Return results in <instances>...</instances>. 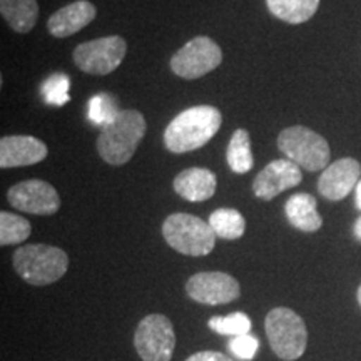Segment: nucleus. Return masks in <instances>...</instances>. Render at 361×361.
I'll use <instances>...</instances> for the list:
<instances>
[{
    "instance_id": "15",
    "label": "nucleus",
    "mask_w": 361,
    "mask_h": 361,
    "mask_svg": "<svg viewBox=\"0 0 361 361\" xmlns=\"http://www.w3.org/2000/svg\"><path fill=\"white\" fill-rule=\"evenodd\" d=\"M97 8L89 0H78L59 8L47 20V29L54 37L64 39L78 34L96 19Z\"/></svg>"
},
{
    "instance_id": "12",
    "label": "nucleus",
    "mask_w": 361,
    "mask_h": 361,
    "mask_svg": "<svg viewBox=\"0 0 361 361\" xmlns=\"http://www.w3.org/2000/svg\"><path fill=\"white\" fill-rule=\"evenodd\" d=\"M303 180L301 168L290 159L269 162L252 180V192L263 201H271L286 189L296 188Z\"/></svg>"
},
{
    "instance_id": "30",
    "label": "nucleus",
    "mask_w": 361,
    "mask_h": 361,
    "mask_svg": "<svg viewBox=\"0 0 361 361\" xmlns=\"http://www.w3.org/2000/svg\"><path fill=\"white\" fill-rule=\"evenodd\" d=\"M356 298H358V303L361 306V284H360V288H358V293H356Z\"/></svg>"
},
{
    "instance_id": "17",
    "label": "nucleus",
    "mask_w": 361,
    "mask_h": 361,
    "mask_svg": "<svg viewBox=\"0 0 361 361\" xmlns=\"http://www.w3.org/2000/svg\"><path fill=\"white\" fill-rule=\"evenodd\" d=\"M284 213L293 228L303 233H316L323 226V218L318 213V202L308 192L293 194L284 204Z\"/></svg>"
},
{
    "instance_id": "23",
    "label": "nucleus",
    "mask_w": 361,
    "mask_h": 361,
    "mask_svg": "<svg viewBox=\"0 0 361 361\" xmlns=\"http://www.w3.org/2000/svg\"><path fill=\"white\" fill-rule=\"evenodd\" d=\"M207 326L214 333L229 336L247 335L251 331V318L246 313H231L228 316H213L207 322Z\"/></svg>"
},
{
    "instance_id": "6",
    "label": "nucleus",
    "mask_w": 361,
    "mask_h": 361,
    "mask_svg": "<svg viewBox=\"0 0 361 361\" xmlns=\"http://www.w3.org/2000/svg\"><path fill=\"white\" fill-rule=\"evenodd\" d=\"M278 147L288 159L310 173L326 169L331 157L326 139L305 126L283 129L278 135Z\"/></svg>"
},
{
    "instance_id": "28",
    "label": "nucleus",
    "mask_w": 361,
    "mask_h": 361,
    "mask_svg": "<svg viewBox=\"0 0 361 361\" xmlns=\"http://www.w3.org/2000/svg\"><path fill=\"white\" fill-rule=\"evenodd\" d=\"M355 204L361 211V179L358 180V184H356L355 188Z\"/></svg>"
},
{
    "instance_id": "4",
    "label": "nucleus",
    "mask_w": 361,
    "mask_h": 361,
    "mask_svg": "<svg viewBox=\"0 0 361 361\" xmlns=\"http://www.w3.org/2000/svg\"><path fill=\"white\" fill-rule=\"evenodd\" d=\"M266 336L279 360L295 361L305 355L308 329L300 314L286 306H278L266 314Z\"/></svg>"
},
{
    "instance_id": "10",
    "label": "nucleus",
    "mask_w": 361,
    "mask_h": 361,
    "mask_svg": "<svg viewBox=\"0 0 361 361\" xmlns=\"http://www.w3.org/2000/svg\"><path fill=\"white\" fill-rule=\"evenodd\" d=\"M186 293L192 301L207 306L228 305L241 295L238 279L221 271L197 273L188 279Z\"/></svg>"
},
{
    "instance_id": "1",
    "label": "nucleus",
    "mask_w": 361,
    "mask_h": 361,
    "mask_svg": "<svg viewBox=\"0 0 361 361\" xmlns=\"http://www.w3.org/2000/svg\"><path fill=\"white\" fill-rule=\"evenodd\" d=\"M223 124V116L213 106H194L174 117L164 130V146L174 154L196 151L211 141Z\"/></svg>"
},
{
    "instance_id": "27",
    "label": "nucleus",
    "mask_w": 361,
    "mask_h": 361,
    "mask_svg": "<svg viewBox=\"0 0 361 361\" xmlns=\"http://www.w3.org/2000/svg\"><path fill=\"white\" fill-rule=\"evenodd\" d=\"M186 361H234L229 358V356H226L224 353H221V351H197V353H194L189 356Z\"/></svg>"
},
{
    "instance_id": "18",
    "label": "nucleus",
    "mask_w": 361,
    "mask_h": 361,
    "mask_svg": "<svg viewBox=\"0 0 361 361\" xmlns=\"http://www.w3.org/2000/svg\"><path fill=\"white\" fill-rule=\"evenodd\" d=\"M0 13L11 29L19 34H27L37 22V0H0Z\"/></svg>"
},
{
    "instance_id": "16",
    "label": "nucleus",
    "mask_w": 361,
    "mask_h": 361,
    "mask_svg": "<svg viewBox=\"0 0 361 361\" xmlns=\"http://www.w3.org/2000/svg\"><path fill=\"white\" fill-rule=\"evenodd\" d=\"M174 191L184 200L201 202L214 196L218 188V178L213 171L204 168L184 169L174 178Z\"/></svg>"
},
{
    "instance_id": "22",
    "label": "nucleus",
    "mask_w": 361,
    "mask_h": 361,
    "mask_svg": "<svg viewBox=\"0 0 361 361\" xmlns=\"http://www.w3.org/2000/svg\"><path fill=\"white\" fill-rule=\"evenodd\" d=\"M30 233H32V226L25 218L7 213V211L0 213V245L2 246L20 245L30 236Z\"/></svg>"
},
{
    "instance_id": "13",
    "label": "nucleus",
    "mask_w": 361,
    "mask_h": 361,
    "mask_svg": "<svg viewBox=\"0 0 361 361\" xmlns=\"http://www.w3.org/2000/svg\"><path fill=\"white\" fill-rule=\"evenodd\" d=\"M361 179V164L353 157H343L329 164L318 179V191L329 201H341Z\"/></svg>"
},
{
    "instance_id": "25",
    "label": "nucleus",
    "mask_w": 361,
    "mask_h": 361,
    "mask_svg": "<svg viewBox=\"0 0 361 361\" xmlns=\"http://www.w3.org/2000/svg\"><path fill=\"white\" fill-rule=\"evenodd\" d=\"M71 79L66 74H52L42 84V97L51 106H66L71 101Z\"/></svg>"
},
{
    "instance_id": "19",
    "label": "nucleus",
    "mask_w": 361,
    "mask_h": 361,
    "mask_svg": "<svg viewBox=\"0 0 361 361\" xmlns=\"http://www.w3.org/2000/svg\"><path fill=\"white\" fill-rule=\"evenodd\" d=\"M268 11L288 24H303L314 16L319 0H266Z\"/></svg>"
},
{
    "instance_id": "26",
    "label": "nucleus",
    "mask_w": 361,
    "mask_h": 361,
    "mask_svg": "<svg viewBox=\"0 0 361 361\" xmlns=\"http://www.w3.org/2000/svg\"><path fill=\"white\" fill-rule=\"evenodd\" d=\"M258 338L250 335V333H247V335L233 336V340L229 341V350H231V353L236 356V358L245 361H251L255 358L256 353H258Z\"/></svg>"
},
{
    "instance_id": "21",
    "label": "nucleus",
    "mask_w": 361,
    "mask_h": 361,
    "mask_svg": "<svg viewBox=\"0 0 361 361\" xmlns=\"http://www.w3.org/2000/svg\"><path fill=\"white\" fill-rule=\"evenodd\" d=\"M226 159H228L229 168L236 174H246L252 169L255 159L251 154V139L247 130H234L231 141H229L228 152H226Z\"/></svg>"
},
{
    "instance_id": "5",
    "label": "nucleus",
    "mask_w": 361,
    "mask_h": 361,
    "mask_svg": "<svg viewBox=\"0 0 361 361\" xmlns=\"http://www.w3.org/2000/svg\"><path fill=\"white\" fill-rule=\"evenodd\" d=\"M162 236L173 250L186 256H207L218 238L209 223L186 213L168 216L162 224Z\"/></svg>"
},
{
    "instance_id": "14",
    "label": "nucleus",
    "mask_w": 361,
    "mask_h": 361,
    "mask_svg": "<svg viewBox=\"0 0 361 361\" xmlns=\"http://www.w3.org/2000/svg\"><path fill=\"white\" fill-rule=\"evenodd\" d=\"M47 146L32 135H7L0 139V168L34 166L47 157Z\"/></svg>"
},
{
    "instance_id": "2",
    "label": "nucleus",
    "mask_w": 361,
    "mask_h": 361,
    "mask_svg": "<svg viewBox=\"0 0 361 361\" xmlns=\"http://www.w3.org/2000/svg\"><path fill=\"white\" fill-rule=\"evenodd\" d=\"M146 119L139 111L126 109L111 124L104 126L97 137V152L111 166H123L133 159L146 134Z\"/></svg>"
},
{
    "instance_id": "20",
    "label": "nucleus",
    "mask_w": 361,
    "mask_h": 361,
    "mask_svg": "<svg viewBox=\"0 0 361 361\" xmlns=\"http://www.w3.org/2000/svg\"><path fill=\"white\" fill-rule=\"evenodd\" d=\"M211 228H213L214 234L223 239H239L246 231V219L245 216L239 213L238 209H231V207H221L216 209L213 214L209 216Z\"/></svg>"
},
{
    "instance_id": "7",
    "label": "nucleus",
    "mask_w": 361,
    "mask_h": 361,
    "mask_svg": "<svg viewBox=\"0 0 361 361\" xmlns=\"http://www.w3.org/2000/svg\"><path fill=\"white\" fill-rule=\"evenodd\" d=\"M134 346L142 361H171L176 333L168 316L152 313L142 318L135 328Z\"/></svg>"
},
{
    "instance_id": "11",
    "label": "nucleus",
    "mask_w": 361,
    "mask_h": 361,
    "mask_svg": "<svg viewBox=\"0 0 361 361\" xmlns=\"http://www.w3.org/2000/svg\"><path fill=\"white\" fill-rule=\"evenodd\" d=\"M7 200L22 213L51 216L61 207V197L52 184L40 179L22 180L8 189Z\"/></svg>"
},
{
    "instance_id": "9",
    "label": "nucleus",
    "mask_w": 361,
    "mask_h": 361,
    "mask_svg": "<svg viewBox=\"0 0 361 361\" xmlns=\"http://www.w3.org/2000/svg\"><path fill=\"white\" fill-rule=\"evenodd\" d=\"M223 62V51L211 37L200 35L180 47L171 59V71L183 79H200Z\"/></svg>"
},
{
    "instance_id": "3",
    "label": "nucleus",
    "mask_w": 361,
    "mask_h": 361,
    "mask_svg": "<svg viewBox=\"0 0 361 361\" xmlns=\"http://www.w3.org/2000/svg\"><path fill=\"white\" fill-rule=\"evenodd\" d=\"M12 264L25 283L32 286H47L67 273L69 256L56 246L25 245L13 252Z\"/></svg>"
},
{
    "instance_id": "24",
    "label": "nucleus",
    "mask_w": 361,
    "mask_h": 361,
    "mask_svg": "<svg viewBox=\"0 0 361 361\" xmlns=\"http://www.w3.org/2000/svg\"><path fill=\"white\" fill-rule=\"evenodd\" d=\"M119 112L121 111L117 109L114 97L109 96V94H97V96H94L89 101V109H87L89 121L92 124L101 126V128L111 124Z\"/></svg>"
},
{
    "instance_id": "8",
    "label": "nucleus",
    "mask_w": 361,
    "mask_h": 361,
    "mask_svg": "<svg viewBox=\"0 0 361 361\" xmlns=\"http://www.w3.org/2000/svg\"><path fill=\"white\" fill-rule=\"evenodd\" d=\"M128 52V44L121 35H109L87 40L79 44L74 49L72 59L75 66L85 74L90 75H107L112 74L121 62L124 61Z\"/></svg>"
},
{
    "instance_id": "29",
    "label": "nucleus",
    "mask_w": 361,
    "mask_h": 361,
    "mask_svg": "<svg viewBox=\"0 0 361 361\" xmlns=\"http://www.w3.org/2000/svg\"><path fill=\"white\" fill-rule=\"evenodd\" d=\"M353 233H355L356 239H358V241H361V216H360L358 219H356V223L353 226Z\"/></svg>"
}]
</instances>
